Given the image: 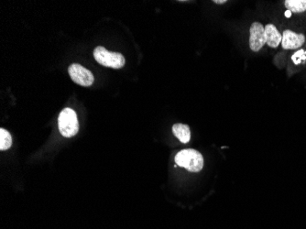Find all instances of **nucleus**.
<instances>
[{
  "label": "nucleus",
  "mask_w": 306,
  "mask_h": 229,
  "mask_svg": "<svg viewBox=\"0 0 306 229\" xmlns=\"http://www.w3.org/2000/svg\"><path fill=\"white\" fill-rule=\"evenodd\" d=\"M175 163L189 172H198L204 167V157L196 149H182L175 156Z\"/></svg>",
  "instance_id": "f257e3e1"
},
{
  "label": "nucleus",
  "mask_w": 306,
  "mask_h": 229,
  "mask_svg": "<svg viewBox=\"0 0 306 229\" xmlns=\"http://www.w3.org/2000/svg\"><path fill=\"white\" fill-rule=\"evenodd\" d=\"M58 128L61 134L65 138H72L79 131L77 114L72 108H64L59 115Z\"/></svg>",
  "instance_id": "f03ea898"
},
{
  "label": "nucleus",
  "mask_w": 306,
  "mask_h": 229,
  "mask_svg": "<svg viewBox=\"0 0 306 229\" xmlns=\"http://www.w3.org/2000/svg\"><path fill=\"white\" fill-rule=\"evenodd\" d=\"M94 57L101 65L114 69L124 67L126 60L121 53L109 51L103 46H98L94 50Z\"/></svg>",
  "instance_id": "7ed1b4c3"
},
{
  "label": "nucleus",
  "mask_w": 306,
  "mask_h": 229,
  "mask_svg": "<svg viewBox=\"0 0 306 229\" xmlns=\"http://www.w3.org/2000/svg\"><path fill=\"white\" fill-rule=\"evenodd\" d=\"M68 73L75 83L84 87L91 86L95 81V77L91 72L78 64H73L69 66Z\"/></svg>",
  "instance_id": "20e7f679"
},
{
  "label": "nucleus",
  "mask_w": 306,
  "mask_h": 229,
  "mask_svg": "<svg viewBox=\"0 0 306 229\" xmlns=\"http://www.w3.org/2000/svg\"><path fill=\"white\" fill-rule=\"evenodd\" d=\"M266 44L265 28L259 22H254L249 30V47L253 51H258Z\"/></svg>",
  "instance_id": "39448f33"
},
{
  "label": "nucleus",
  "mask_w": 306,
  "mask_h": 229,
  "mask_svg": "<svg viewBox=\"0 0 306 229\" xmlns=\"http://www.w3.org/2000/svg\"><path fill=\"white\" fill-rule=\"evenodd\" d=\"M306 42V36L303 33H296L290 30L284 31L282 34L281 45L284 49H299Z\"/></svg>",
  "instance_id": "423d86ee"
},
{
  "label": "nucleus",
  "mask_w": 306,
  "mask_h": 229,
  "mask_svg": "<svg viewBox=\"0 0 306 229\" xmlns=\"http://www.w3.org/2000/svg\"><path fill=\"white\" fill-rule=\"evenodd\" d=\"M264 28L266 43L268 44V46L272 48L279 47L282 41V35L281 33L273 24L266 25Z\"/></svg>",
  "instance_id": "0eeeda50"
},
{
  "label": "nucleus",
  "mask_w": 306,
  "mask_h": 229,
  "mask_svg": "<svg viewBox=\"0 0 306 229\" xmlns=\"http://www.w3.org/2000/svg\"><path fill=\"white\" fill-rule=\"evenodd\" d=\"M173 132L174 136L182 143H187L190 141L191 131L189 126L182 123L174 124L173 126Z\"/></svg>",
  "instance_id": "6e6552de"
},
{
  "label": "nucleus",
  "mask_w": 306,
  "mask_h": 229,
  "mask_svg": "<svg viewBox=\"0 0 306 229\" xmlns=\"http://www.w3.org/2000/svg\"><path fill=\"white\" fill-rule=\"evenodd\" d=\"M284 5L290 13H301L306 10V0H285Z\"/></svg>",
  "instance_id": "1a4fd4ad"
},
{
  "label": "nucleus",
  "mask_w": 306,
  "mask_h": 229,
  "mask_svg": "<svg viewBox=\"0 0 306 229\" xmlns=\"http://www.w3.org/2000/svg\"><path fill=\"white\" fill-rule=\"evenodd\" d=\"M12 145V138L9 131L1 129L0 130V149L6 150L9 149Z\"/></svg>",
  "instance_id": "9d476101"
},
{
  "label": "nucleus",
  "mask_w": 306,
  "mask_h": 229,
  "mask_svg": "<svg viewBox=\"0 0 306 229\" xmlns=\"http://www.w3.org/2000/svg\"><path fill=\"white\" fill-rule=\"evenodd\" d=\"M291 61L294 65H300L302 63H305L306 61V51L305 49H299L296 52H294L291 56Z\"/></svg>",
  "instance_id": "9b49d317"
},
{
  "label": "nucleus",
  "mask_w": 306,
  "mask_h": 229,
  "mask_svg": "<svg viewBox=\"0 0 306 229\" xmlns=\"http://www.w3.org/2000/svg\"><path fill=\"white\" fill-rule=\"evenodd\" d=\"M214 3L215 4H225V3H226V0H214Z\"/></svg>",
  "instance_id": "f8f14e48"
},
{
  "label": "nucleus",
  "mask_w": 306,
  "mask_h": 229,
  "mask_svg": "<svg viewBox=\"0 0 306 229\" xmlns=\"http://www.w3.org/2000/svg\"><path fill=\"white\" fill-rule=\"evenodd\" d=\"M286 15H287V16H289L290 15V11H288V12H286Z\"/></svg>",
  "instance_id": "ddd939ff"
}]
</instances>
